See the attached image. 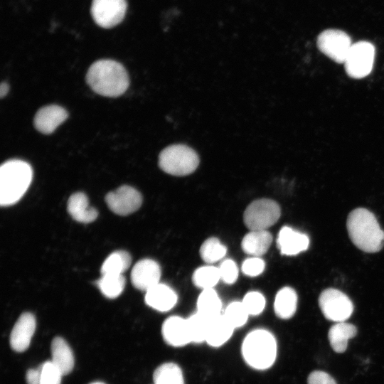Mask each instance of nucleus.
Masks as SVG:
<instances>
[{
	"instance_id": "f257e3e1",
	"label": "nucleus",
	"mask_w": 384,
	"mask_h": 384,
	"mask_svg": "<svg viewBox=\"0 0 384 384\" xmlns=\"http://www.w3.org/2000/svg\"><path fill=\"white\" fill-rule=\"evenodd\" d=\"M86 80L95 92L109 97L122 95L129 84L128 74L123 65L110 59L93 63L87 70Z\"/></svg>"
},
{
	"instance_id": "f8f14e48",
	"label": "nucleus",
	"mask_w": 384,
	"mask_h": 384,
	"mask_svg": "<svg viewBox=\"0 0 384 384\" xmlns=\"http://www.w3.org/2000/svg\"><path fill=\"white\" fill-rule=\"evenodd\" d=\"M161 268L151 259L139 260L133 267L131 279L134 287L139 290L147 291L159 283Z\"/></svg>"
},
{
	"instance_id": "6e6552de",
	"label": "nucleus",
	"mask_w": 384,
	"mask_h": 384,
	"mask_svg": "<svg viewBox=\"0 0 384 384\" xmlns=\"http://www.w3.org/2000/svg\"><path fill=\"white\" fill-rule=\"evenodd\" d=\"M319 304L324 317L336 323L346 321L353 311L350 299L342 292L332 288L321 293Z\"/></svg>"
},
{
	"instance_id": "6ab92c4d",
	"label": "nucleus",
	"mask_w": 384,
	"mask_h": 384,
	"mask_svg": "<svg viewBox=\"0 0 384 384\" xmlns=\"http://www.w3.org/2000/svg\"><path fill=\"white\" fill-rule=\"evenodd\" d=\"M52 363L63 375L70 373L74 367V356L68 343L61 337H55L51 343Z\"/></svg>"
},
{
	"instance_id": "cd10ccee",
	"label": "nucleus",
	"mask_w": 384,
	"mask_h": 384,
	"mask_svg": "<svg viewBox=\"0 0 384 384\" xmlns=\"http://www.w3.org/2000/svg\"><path fill=\"white\" fill-rule=\"evenodd\" d=\"M186 320L191 342L200 343L206 341L210 319L196 312Z\"/></svg>"
},
{
	"instance_id": "393cba45",
	"label": "nucleus",
	"mask_w": 384,
	"mask_h": 384,
	"mask_svg": "<svg viewBox=\"0 0 384 384\" xmlns=\"http://www.w3.org/2000/svg\"><path fill=\"white\" fill-rule=\"evenodd\" d=\"M132 258L124 250L111 253L101 267V274H122L130 266Z\"/></svg>"
},
{
	"instance_id": "4be33fe9",
	"label": "nucleus",
	"mask_w": 384,
	"mask_h": 384,
	"mask_svg": "<svg viewBox=\"0 0 384 384\" xmlns=\"http://www.w3.org/2000/svg\"><path fill=\"white\" fill-rule=\"evenodd\" d=\"M356 334L357 329L354 325L344 321L337 322L330 328L328 338L333 350L341 353L346 350L349 339Z\"/></svg>"
},
{
	"instance_id": "412c9836",
	"label": "nucleus",
	"mask_w": 384,
	"mask_h": 384,
	"mask_svg": "<svg viewBox=\"0 0 384 384\" xmlns=\"http://www.w3.org/2000/svg\"><path fill=\"white\" fill-rule=\"evenodd\" d=\"M272 237L267 230H250L242 238V250L253 257H260L269 250Z\"/></svg>"
},
{
	"instance_id": "9d476101",
	"label": "nucleus",
	"mask_w": 384,
	"mask_h": 384,
	"mask_svg": "<svg viewBox=\"0 0 384 384\" xmlns=\"http://www.w3.org/2000/svg\"><path fill=\"white\" fill-rule=\"evenodd\" d=\"M126 0H92L91 14L95 22L105 28H112L124 18Z\"/></svg>"
},
{
	"instance_id": "a878e982",
	"label": "nucleus",
	"mask_w": 384,
	"mask_h": 384,
	"mask_svg": "<svg viewBox=\"0 0 384 384\" xmlns=\"http://www.w3.org/2000/svg\"><path fill=\"white\" fill-rule=\"evenodd\" d=\"M153 380L154 384H184L181 368L172 362L157 367L153 374Z\"/></svg>"
},
{
	"instance_id": "f704fd0d",
	"label": "nucleus",
	"mask_w": 384,
	"mask_h": 384,
	"mask_svg": "<svg viewBox=\"0 0 384 384\" xmlns=\"http://www.w3.org/2000/svg\"><path fill=\"white\" fill-rule=\"evenodd\" d=\"M265 264L259 257H252L245 260L242 265V272L250 277H255L263 272Z\"/></svg>"
},
{
	"instance_id": "bb28decb",
	"label": "nucleus",
	"mask_w": 384,
	"mask_h": 384,
	"mask_svg": "<svg viewBox=\"0 0 384 384\" xmlns=\"http://www.w3.org/2000/svg\"><path fill=\"white\" fill-rule=\"evenodd\" d=\"M97 285L105 297L114 299L123 292L125 279L123 274H102L97 281Z\"/></svg>"
},
{
	"instance_id": "b1692460",
	"label": "nucleus",
	"mask_w": 384,
	"mask_h": 384,
	"mask_svg": "<svg viewBox=\"0 0 384 384\" xmlns=\"http://www.w3.org/2000/svg\"><path fill=\"white\" fill-rule=\"evenodd\" d=\"M198 313L211 319L221 314L222 302L213 288L203 289L197 300Z\"/></svg>"
},
{
	"instance_id": "1a4fd4ad",
	"label": "nucleus",
	"mask_w": 384,
	"mask_h": 384,
	"mask_svg": "<svg viewBox=\"0 0 384 384\" xmlns=\"http://www.w3.org/2000/svg\"><path fill=\"white\" fill-rule=\"evenodd\" d=\"M352 44L350 36L337 29L325 30L317 38L320 51L338 63H344Z\"/></svg>"
},
{
	"instance_id": "0eeeda50",
	"label": "nucleus",
	"mask_w": 384,
	"mask_h": 384,
	"mask_svg": "<svg viewBox=\"0 0 384 384\" xmlns=\"http://www.w3.org/2000/svg\"><path fill=\"white\" fill-rule=\"evenodd\" d=\"M375 58V47L368 41L352 44L344 62L347 75L353 78H363L371 72Z\"/></svg>"
},
{
	"instance_id": "2f4dec72",
	"label": "nucleus",
	"mask_w": 384,
	"mask_h": 384,
	"mask_svg": "<svg viewBox=\"0 0 384 384\" xmlns=\"http://www.w3.org/2000/svg\"><path fill=\"white\" fill-rule=\"evenodd\" d=\"M38 369V384H60L63 375L51 361L44 362Z\"/></svg>"
},
{
	"instance_id": "9b49d317",
	"label": "nucleus",
	"mask_w": 384,
	"mask_h": 384,
	"mask_svg": "<svg viewBox=\"0 0 384 384\" xmlns=\"http://www.w3.org/2000/svg\"><path fill=\"white\" fill-rule=\"evenodd\" d=\"M105 202L113 213L127 215L140 208L142 197L134 188L124 185L108 193L105 196Z\"/></svg>"
},
{
	"instance_id": "7c9ffc66",
	"label": "nucleus",
	"mask_w": 384,
	"mask_h": 384,
	"mask_svg": "<svg viewBox=\"0 0 384 384\" xmlns=\"http://www.w3.org/2000/svg\"><path fill=\"white\" fill-rule=\"evenodd\" d=\"M223 316L235 329L244 326L250 315L242 302H233L226 307Z\"/></svg>"
},
{
	"instance_id": "e433bc0d",
	"label": "nucleus",
	"mask_w": 384,
	"mask_h": 384,
	"mask_svg": "<svg viewBox=\"0 0 384 384\" xmlns=\"http://www.w3.org/2000/svg\"><path fill=\"white\" fill-rule=\"evenodd\" d=\"M27 384H38V369H29L26 375Z\"/></svg>"
},
{
	"instance_id": "2eb2a0df",
	"label": "nucleus",
	"mask_w": 384,
	"mask_h": 384,
	"mask_svg": "<svg viewBox=\"0 0 384 384\" xmlns=\"http://www.w3.org/2000/svg\"><path fill=\"white\" fill-rule=\"evenodd\" d=\"M67 111L56 105L41 107L35 114L33 124L36 129L45 134L53 133L68 118Z\"/></svg>"
},
{
	"instance_id": "f03ea898",
	"label": "nucleus",
	"mask_w": 384,
	"mask_h": 384,
	"mask_svg": "<svg viewBox=\"0 0 384 384\" xmlns=\"http://www.w3.org/2000/svg\"><path fill=\"white\" fill-rule=\"evenodd\" d=\"M346 227L352 242L362 251L377 252L384 246V231L368 210L360 208L351 211Z\"/></svg>"
},
{
	"instance_id": "ddd939ff",
	"label": "nucleus",
	"mask_w": 384,
	"mask_h": 384,
	"mask_svg": "<svg viewBox=\"0 0 384 384\" xmlns=\"http://www.w3.org/2000/svg\"><path fill=\"white\" fill-rule=\"evenodd\" d=\"M36 321L33 314L23 313L16 321L10 335V345L17 352L26 351L35 332Z\"/></svg>"
},
{
	"instance_id": "58836bf2",
	"label": "nucleus",
	"mask_w": 384,
	"mask_h": 384,
	"mask_svg": "<svg viewBox=\"0 0 384 384\" xmlns=\"http://www.w3.org/2000/svg\"><path fill=\"white\" fill-rule=\"evenodd\" d=\"M90 384H105V383H101V382H95V383H90Z\"/></svg>"
},
{
	"instance_id": "f3484780",
	"label": "nucleus",
	"mask_w": 384,
	"mask_h": 384,
	"mask_svg": "<svg viewBox=\"0 0 384 384\" xmlns=\"http://www.w3.org/2000/svg\"><path fill=\"white\" fill-rule=\"evenodd\" d=\"M176 293L166 284L159 283L146 292L145 302L159 311H168L176 304Z\"/></svg>"
},
{
	"instance_id": "a211bd4d",
	"label": "nucleus",
	"mask_w": 384,
	"mask_h": 384,
	"mask_svg": "<svg viewBox=\"0 0 384 384\" xmlns=\"http://www.w3.org/2000/svg\"><path fill=\"white\" fill-rule=\"evenodd\" d=\"M68 211L75 220L82 223L93 222L98 215L97 210L89 206L87 196L82 192L70 196L68 201Z\"/></svg>"
},
{
	"instance_id": "39448f33",
	"label": "nucleus",
	"mask_w": 384,
	"mask_h": 384,
	"mask_svg": "<svg viewBox=\"0 0 384 384\" xmlns=\"http://www.w3.org/2000/svg\"><path fill=\"white\" fill-rule=\"evenodd\" d=\"M199 157L190 146L176 144L164 149L159 155V166L168 174L184 176L194 172L199 165Z\"/></svg>"
},
{
	"instance_id": "dca6fc26",
	"label": "nucleus",
	"mask_w": 384,
	"mask_h": 384,
	"mask_svg": "<svg viewBox=\"0 0 384 384\" xmlns=\"http://www.w3.org/2000/svg\"><path fill=\"white\" fill-rule=\"evenodd\" d=\"M277 243L282 255L293 256L308 249L309 239L306 234L284 226L279 230Z\"/></svg>"
},
{
	"instance_id": "5701e85b",
	"label": "nucleus",
	"mask_w": 384,
	"mask_h": 384,
	"mask_svg": "<svg viewBox=\"0 0 384 384\" xmlns=\"http://www.w3.org/2000/svg\"><path fill=\"white\" fill-rule=\"evenodd\" d=\"M297 295L291 287L282 288L276 294L274 309L277 317L282 319H290L296 312Z\"/></svg>"
},
{
	"instance_id": "423d86ee",
	"label": "nucleus",
	"mask_w": 384,
	"mask_h": 384,
	"mask_svg": "<svg viewBox=\"0 0 384 384\" xmlns=\"http://www.w3.org/2000/svg\"><path fill=\"white\" fill-rule=\"evenodd\" d=\"M280 215V207L274 201L260 198L246 208L243 220L250 230H267L277 222Z\"/></svg>"
},
{
	"instance_id": "72a5a7b5",
	"label": "nucleus",
	"mask_w": 384,
	"mask_h": 384,
	"mask_svg": "<svg viewBox=\"0 0 384 384\" xmlns=\"http://www.w3.org/2000/svg\"><path fill=\"white\" fill-rule=\"evenodd\" d=\"M220 279L225 283L232 284L238 277V268L236 263L230 259L224 260L218 267Z\"/></svg>"
},
{
	"instance_id": "c85d7f7f",
	"label": "nucleus",
	"mask_w": 384,
	"mask_h": 384,
	"mask_svg": "<svg viewBox=\"0 0 384 384\" xmlns=\"http://www.w3.org/2000/svg\"><path fill=\"white\" fill-rule=\"evenodd\" d=\"M220 279L218 267L210 265L198 268L193 274V283L203 289L213 288Z\"/></svg>"
},
{
	"instance_id": "7ed1b4c3",
	"label": "nucleus",
	"mask_w": 384,
	"mask_h": 384,
	"mask_svg": "<svg viewBox=\"0 0 384 384\" xmlns=\"http://www.w3.org/2000/svg\"><path fill=\"white\" fill-rule=\"evenodd\" d=\"M33 170L29 164L20 159H11L0 167V204L9 206L17 203L31 183Z\"/></svg>"
},
{
	"instance_id": "c756f323",
	"label": "nucleus",
	"mask_w": 384,
	"mask_h": 384,
	"mask_svg": "<svg viewBox=\"0 0 384 384\" xmlns=\"http://www.w3.org/2000/svg\"><path fill=\"white\" fill-rule=\"evenodd\" d=\"M226 252V247L221 244L216 238L207 239L200 248L201 257L208 264H212L221 260L225 255Z\"/></svg>"
},
{
	"instance_id": "20e7f679",
	"label": "nucleus",
	"mask_w": 384,
	"mask_h": 384,
	"mask_svg": "<svg viewBox=\"0 0 384 384\" xmlns=\"http://www.w3.org/2000/svg\"><path fill=\"white\" fill-rule=\"evenodd\" d=\"M245 363L256 370H266L274 363L277 346L274 335L266 329L250 331L244 338L241 347Z\"/></svg>"
},
{
	"instance_id": "473e14b6",
	"label": "nucleus",
	"mask_w": 384,
	"mask_h": 384,
	"mask_svg": "<svg viewBox=\"0 0 384 384\" xmlns=\"http://www.w3.org/2000/svg\"><path fill=\"white\" fill-rule=\"evenodd\" d=\"M242 302L249 315L252 316H257L261 314L266 304L264 296L255 291L247 292L245 295Z\"/></svg>"
},
{
	"instance_id": "c9c22d12",
	"label": "nucleus",
	"mask_w": 384,
	"mask_h": 384,
	"mask_svg": "<svg viewBox=\"0 0 384 384\" xmlns=\"http://www.w3.org/2000/svg\"><path fill=\"white\" fill-rule=\"evenodd\" d=\"M307 383L308 384H336L330 375L321 370L311 372L308 377Z\"/></svg>"
},
{
	"instance_id": "4468645a",
	"label": "nucleus",
	"mask_w": 384,
	"mask_h": 384,
	"mask_svg": "<svg viewBox=\"0 0 384 384\" xmlns=\"http://www.w3.org/2000/svg\"><path fill=\"white\" fill-rule=\"evenodd\" d=\"M164 341L174 347H182L191 343L187 320L178 316L167 318L161 326Z\"/></svg>"
},
{
	"instance_id": "4c0bfd02",
	"label": "nucleus",
	"mask_w": 384,
	"mask_h": 384,
	"mask_svg": "<svg viewBox=\"0 0 384 384\" xmlns=\"http://www.w3.org/2000/svg\"><path fill=\"white\" fill-rule=\"evenodd\" d=\"M9 90V85L6 82H2L0 85V97H4Z\"/></svg>"
},
{
	"instance_id": "aec40b11",
	"label": "nucleus",
	"mask_w": 384,
	"mask_h": 384,
	"mask_svg": "<svg viewBox=\"0 0 384 384\" xmlns=\"http://www.w3.org/2000/svg\"><path fill=\"white\" fill-rule=\"evenodd\" d=\"M234 328L223 314L210 319L206 341L212 347H219L232 336Z\"/></svg>"
}]
</instances>
